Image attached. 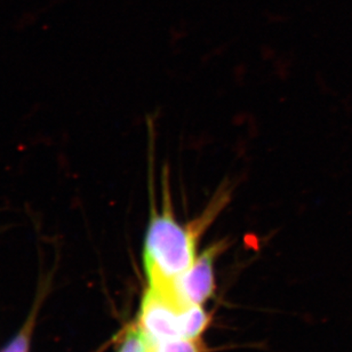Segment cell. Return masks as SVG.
<instances>
[{"instance_id":"cell-1","label":"cell","mask_w":352,"mask_h":352,"mask_svg":"<svg viewBox=\"0 0 352 352\" xmlns=\"http://www.w3.org/2000/svg\"><path fill=\"white\" fill-rule=\"evenodd\" d=\"M170 174L164 170L162 205L157 206L151 189L150 219L143 244V264L149 287L175 289V283L196 261L200 238L231 200V188L221 186L206 207L188 223H179L174 214Z\"/></svg>"},{"instance_id":"cell-2","label":"cell","mask_w":352,"mask_h":352,"mask_svg":"<svg viewBox=\"0 0 352 352\" xmlns=\"http://www.w3.org/2000/svg\"><path fill=\"white\" fill-rule=\"evenodd\" d=\"M188 307L175 291L149 287L141 302L138 325L150 342L183 339L182 316Z\"/></svg>"},{"instance_id":"cell-3","label":"cell","mask_w":352,"mask_h":352,"mask_svg":"<svg viewBox=\"0 0 352 352\" xmlns=\"http://www.w3.org/2000/svg\"><path fill=\"white\" fill-rule=\"evenodd\" d=\"M227 248L226 241H217L197 256L192 265L177 279L176 292L186 305H203L215 289L214 263Z\"/></svg>"},{"instance_id":"cell-4","label":"cell","mask_w":352,"mask_h":352,"mask_svg":"<svg viewBox=\"0 0 352 352\" xmlns=\"http://www.w3.org/2000/svg\"><path fill=\"white\" fill-rule=\"evenodd\" d=\"M210 324V316L204 310L203 305H189L183 311V339H200L204 331Z\"/></svg>"},{"instance_id":"cell-5","label":"cell","mask_w":352,"mask_h":352,"mask_svg":"<svg viewBox=\"0 0 352 352\" xmlns=\"http://www.w3.org/2000/svg\"><path fill=\"white\" fill-rule=\"evenodd\" d=\"M148 348L149 352H205L201 339H175L157 343L148 341Z\"/></svg>"},{"instance_id":"cell-6","label":"cell","mask_w":352,"mask_h":352,"mask_svg":"<svg viewBox=\"0 0 352 352\" xmlns=\"http://www.w3.org/2000/svg\"><path fill=\"white\" fill-rule=\"evenodd\" d=\"M117 352H149L148 341L138 324L127 329Z\"/></svg>"},{"instance_id":"cell-7","label":"cell","mask_w":352,"mask_h":352,"mask_svg":"<svg viewBox=\"0 0 352 352\" xmlns=\"http://www.w3.org/2000/svg\"><path fill=\"white\" fill-rule=\"evenodd\" d=\"M29 331L21 332L8 346L3 350V352H29Z\"/></svg>"}]
</instances>
